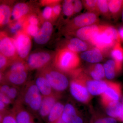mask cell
Here are the masks:
<instances>
[{
	"mask_svg": "<svg viewBox=\"0 0 123 123\" xmlns=\"http://www.w3.org/2000/svg\"><path fill=\"white\" fill-rule=\"evenodd\" d=\"M89 42L95 47L105 53L115 44L121 43L118 32L114 27L100 25L98 30L91 38Z\"/></svg>",
	"mask_w": 123,
	"mask_h": 123,
	"instance_id": "6da1fadb",
	"label": "cell"
},
{
	"mask_svg": "<svg viewBox=\"0 0 123 123\" xmlns=\"http://www.w3.org/2000/svg\"><path fill=\"white\" fill-rule=\"evenodd\" d=\"M34 81H27L21 87L17 100L36 116L38 115L43 98Z\"/></svg>",
	"mask_w": 123,
	"mask_h": 123,
	"instance_id": "7a4b0ae2",
	"label": "cell"
},
{
	"mask_svg": "<svg viewBox=\"0 0 123 123\" xmlns=\"http://www.w3.org/2000/svg\"><path fill=\"white\" fill-rule=\"evenodd\" d=\"M80 62L77 53L63 48L56 52L53 60V66L62 72L70 74L78 68Z\"/></svg>",
	"mask_w": 123,
	"mask_h": 123,
	"instance_id": "3957f363",
	"label": "cell"
},
{
	"mask_svg": "<svg viewBox=\"0 0 123 123\" xmlns=\"http://www.w3.org/2000/svg\"><path fill=\"white\" fill-rule=\"evenodd\" d=\"M72 77L69 84L70 92L76 100L86 103L90 99V95L86 85V76L80 69H78L71 75Z\"/></svg>",
	"mask_w": 123,
	"mask_h": 123,
	"instance_id": "277c9868",
	"label": "cell"
},
{
	"mask_svg": "<svg viewBox=\"0 0 123 123\" xmlns=\"http://www.w3.org/2000/svg\"><path fill=\"white\" fill-rule=\"evenodd\" d=\"M43 75L55 92L61 94L65 90L69 85L68 79L63 72L50 65L39 70Z\"/></svg>",
	"mask_w": 123,
	"mask_h": 123,
	"instance_id": "5b68a950",
	"label": "cell"
},
{
	"mask_svg": "<svg viewBox=\"0 0 123 123\" xmlns=\"http://www.w3.org/2000/svg\"><path fill=\"white\" fill-rule=\"evenodd\" d=\"M98 15L94 13L88 12L78 15L67 23L65 31L67 33L72 34L82 27L97 24L99 21Z\"/></svg>",
	"mask_w": 123,
	"mask_h": 123,
	"instance_id": "8992f818",
	"label": "cell"
},
{
	"mask_svg": "<svg viewBox=\"0 0 123 123\" xmlns=\"http://www.w3.org/2000/svg\"><path fill=\"white\" fill-rule=\"evenodd\" d=\"M52 55L47 52L39 51L29 55L26 60L29 70H40L50 65Z\"/></svg>",
	"mask_w": 123,
	"mask_h": 123,
	"instance_id": "52a82bcc",
	"label": "cell"
},
{
	"mask_svg": "<svg viewBox=\"0 0 123 123\" xmlns=\"http://www.w3.org/2000/svg\"><path fill=\"white\" fill-rule=\"evenodd\" d=\"M28 69L8 70L5 73H0V83L7 84L21 87L26 83Z\"/></svg>",
	"mask_w": 123,
	"mask_h": 123,
	"instance_id": "ba28073f",
	"label": "cell"
},
{
	"mask_svg": "<svg viewBox=\"0 0 123 123\" xmlns=\"http://www.w3.org/2000/svg\"><path fill=\"white\" fill-rule=\"evenodd\" d=\"M18 56L23 60H26L29 55L31 47L30 36L24 31L18 32L13 38Z\"/></svg>",
	"mask_w": 123,
	"mask_h": 123,
	"instance_id": "9c48e42d",
	"label": "cell"
},
{
	"mask_svg": "<svg viewBox=\"0 0 123 123\" xmlns=\"http://www.w3.org/2000/svg\"><path fill=\"white\" fill-rule=\"evenodd\" d=\"M0 53L11 62L19 58L13 39L4 31H1L0 34Z\"/></svg>",
	"mask_w": 123,
	"mask_h": 123,
	"instance_id": "30bf717a",
	"label": "cell"
},
{
	"mask_svg": "<svg viewBox=\"0 0 123 123\" xmlns=\"http://www.w3.org/2000/svg\"><path fill=\"white\" fill-rule=\"evenodd\" d=\"M11 110L15 116L17 123H38L35 116L17 100L13 105Z\"/></svg>",
	"mask_w": 123,
	"mask_h": 123,
	"instance_id": "8fae6325",
	"label": "cell"
},
{
	"mask_svg": "<svg viewBox=\"0 0 123 123\" xmlns=\"http://www.w3.org/2000/svg\"><path fill=\"white\" fill-rule=\"evenodd\" d=\"M107 87L102 95V101L104 105L114 102L118 101L122 94V87L119 83L107 82Z\"/></svg>",
	"mask_w": 123,
	"mask_h": 123,
	"instance_id": "7c38bea8",
	"label": "cell"
},
{
	"mask_svg": "<svg viewBox=\"0 0 123 123\" xmlns=\"http://www.w3.org/2000/svg\"><path fill=\"white\" fill-rule=\"evenodd\" d=\"M60 98L61 93L56 92L49 96L43 97L38 115L46 120L51 110Z\"/></svg>",
	"mask_w": 123,
	"mask_h": 123,
	"instance_id": "4fadbf2b",
	"label": "cell"
},
{
	"mask_svg": "<svg viewBox=\"0 0 123 123\" xmlns=\"http://www.w3.org/2000/svg\"><path fill=\"white\" fill-rule=\"evenodd\" d=\"M53 30V26L52 23L48 21L44 22L34 37L35 42L39 45L46 44L50 39Z\"/></svg>",
	"mask_w": 123,
	"mask_h": 123,
	"instance_id": "5bb4252c",
	"label": "cell"
},
{
	"mask_svg": "<svg viewBox=\"0 0 123 123\" xmlns=\"http://www.w3.org/2000/svg\"><path fill=\"white\" fill-rule=\"evenodd\" d=\"M30 11V8L26 3H17L12 9L10 23L26 18L28 16H27V15H28Z\"/></svg>",
	"mask_w": 123,
	"mask_h": 123,
	"instance_id": "9a60e30c",
	"label": "cell"
},
{
	"mask_svg": "<svg viewBox=\"0 0 123 123\" xmlns=\"http://www.w3.org/2000/svg\"><path fill=\"white\" fill-rule=\"evenodd\" d=\"M62 118L65 123H84L74 106L68 104L65 106Z\"/></svg>",
	"mask_w": 123,
	"mask_h": 123,
	"instance_id": "2e32d148",
	"label": "cell"
},
{
	"mask_svg": "<svg viewBox=\"0 0 123 123\" xmlns=\"http://www.w3.org/2000/svg\"><path fill=\"white\" fill-rule=\"evenodd\" d=\"M87 78L86 76L85 80L86 85L91 94L95 95L102 94L107 88V82L90 80Z\"/></svg>",
	"mask_w": 123,
	"mask_h": 123,
	"instance_id": "e0dca14e",
	"label": "cell"
},
{
	"mask_svg": "<svg viewBox=\"0 0 123 123\" xmlns=\"http://www.w3.org/2000/svg\"><path fill=\"white\" fill-rule=\"evenodd\" d=\"M34 82L43 97L49 96L55 92L45 77L39 72Z\"/></svg>",
	"mask_w": 123,
	"mask_h": 123,
	"instance_id": "ac0fdd59",
	"label": "cell"
},
{
	"mask_svg": "<svg viewBox=\"0 0 123 123\" xmlns=\"http://www.w3.org/2000/svg\"><path fill=\"white\" fill-rule=\"evenodd\" d=\"M105 53L99 49L95 47L82 52L80 57L87 62L96 63L103 59Z\"/></svg>",
	"mask_w": 123,
	"mask_h": 123,
	"instance_id": "d6986e66",
	"label": "cell"
},
{
	"mask_svg": "<svg viewBox=\"0 0 123 123\" xmlns=\"http://www.w3.org/2000/svg\"><path fill=\"white\" fill-rule=\"evenodd\" d=\"M65 48L70 50L78 52L85 51L90 49L88 43L78 38H73L69 40L65 44Z\"/></svg>",
	"mask_w": 123,
	"mask_h": 123,
	"instance_id": "ffe728a7",
	"label": "cell"
},
{
	"mask_svg": "<svg viewBox=\"0 0 123 123\" xmlns=\"http://www.w3.org/2000/svg\"><path fill=\"white\" fill-rule=\"evenodd\" d=\"M100 25L98 24L85 27L77 30L74 33L78 38L89 42L93 35L99 30Z\"/></svg>",
	"mask_w": 123,
	"mask_h": 123,
	"instance_id": "44dd1931",
	"label": "cell"
},
{
	"mask_svg": "<svg viewBox=\"0 0 123 123\" xmlns=\"http://www.w3.org/2000/svg\"><path fill=\"white\" fill-rule=\"evenodd\" d=\"M21 87L12 85L6 83H0V93L6 95L14 103L20 95Z\"/></svg>",
	"mask_w": 123,
	"mask_h": 123,
	"instance_id": "7402d4cb",
	"label": "cell"
},
{
	"mask_svg": "<svg viewBox=\"0 0 123 123\" xmlns=\"http://www.w3.org/2000/svg\"><path fill=\"white\" fill-rule=\"evenodd\" d=\"M65 106L58 101L51 109L46 121L47 123H55L61 118Z\"/></svg>",
	"mask_w": 123,
	"mask_h": 123,
	"instance_id": "603a6c76",
	"label": "cell"
},
{
	"mask_svg": "<svg viewBox=\"0 0 123 123\" xmlns=\"http://www.w3.org/2000/svg\"><path fill=\"white\" fill-rule=\"evenodd\" d=\"M106 106L107 114L114 118L118 119L123 112V104L118 101L111 102Z\"/></svg>",
	"mask_w": 123,
	"mask_h": 123,
	"instance_id": "cb8c5ba5",
	"label": "cell"
},
{
	"mask_svg": "<svg viewBox=\"0 0 123 123\" xmlns=\"http://www.w3.org/2000/svg\"><path fill=\"white\" fill-rule=\"evenodd\" d=\"M105 75L107 78L111 79L114 78L122 69L113 60H109L104 64L103 66Z\"/></svg>",
	"mask_w": 123,
	"mask_h": 123,
	"instance_id": "d4e9b609",
	"label": "cell"
},
{
	"mask_svg": "<svg viewBox=\"0 0 123 123\" xmlns=\"http://www.w3.org/2000/svg\"><path fill=\"white\" fill-rule=\"evenodd\" d=\"M111 55L118 66L122 69L123 64V48L121 43H116L111 49Z\"/></svg>",
	"mask_w": 123,
	"mask_h": 123,
	"instance_id": "484cf974",
	"label": "cell"
},
{
	"mask_svg": "<svg viewBox=\"0 0 123 123\" xmlns=\"http://www.w3.org/2000/svg\"><path fill=\"white\" fill-rule=\"evenodd\" d=\"M87 72L92 78L97 80H100L105 76L103 66L101 64H97L91 65L87 69Z\"/></svg>",
	"mask_w": 123,
	"mask_h": 123,
	"instance_id": "4316f807",
	"label": "cell"
},
{
	"mask_svg": "<svg viewBox=\"0 0 123 123\" xmlns=\"http://www.w3.org/2000/svg\"><path fill=\"white\" fill-rule=\"evenodd\" d=\"M108 6L111 17L117 18L123 12V0H109Z\"/></svg>",
	"mask_w": 123,
	"mask_h": 123,
	"instance_id": "83f0119b",
	"label": "cell"
},
{
	"mask_svg": "<svg viewBox=\"0 0 123 123\" xmlns=\"http://www.w3.org/2000/svg\"><path fill=\"white\" fill-rule=\"evenodd\" d=\"M12 10L8 5L5 4L0 5V27L10 23Z\"/></svg>",
	"mask_w": 123,
	"mask_h": 123,
	"instance_id": "f1b7e54d",
	"label": "cell"
},
{
	"mask_svg": "<svg viewBox=\"0 0 123 123\" xmlns=\"http://www.w3.org/2000/svg\"><path fill=\"white\" fill-rule=\"evenodd\" d=\"M109 0H98V6L99 14L103 15L108 19L111 18L108 6Z\"/></svg>",
	"mask_w": 123,
	"mask_h": 123,
	"instance_id": "f546056e",
	"label": "cell"
},
{
	"mask_svg": "<svg viewBox=\"0 0 123 123\" xmlns=\"http://www.w3.org/2000/svg\"><path fill=\"white\" fill-rule=\"evenodd\" d=\"M82 2L84 7L88 12L94 13L99 15L98 6V0H82Z\"/></svg>",
	"mask_w": 123,
	"mask_h": 123,
	"instance_id": "4dcf8cb0",
	"label": "cell"
},
{
	"mask_svg": "<svg viewBox=\"0 0 123 123\" xmlns=\"http://www.w3.org/2000/svg\"><path fill=\"white\" fill-rule=\"evenodd\" d=\"M62 11L64 15L68 18L70 17L74 14L73 0L64 1L62 6Z\"/></svg>",
	"mask_w": 123,
	"mask_h": 123,
	"instance_id": "1f68e13d",
	"label": "cell"
},
{
	"mask_svg": "<svg viewBox=\"0 0 123 123\" xmlns=\"http://www.w3.org/2000/svg\"><path fill=\"white\" fill-rule=\"evenodd\" d=\"M0 123H17L15 116L11 109L0 114Z\"/></svg>",
	"mask_w": 123,
	"mask_h": 123,
	"instance_id": "d6a6232c",
	"label": "cell"
},
{
	"mask_svg": "<svg viewBox=\"0 0 123 123\" xmlns=\"http://www.w3.org/2000/svg\"><path fill=\"white\" fill-rule=\"evenodd\" d=\"M26 18L19 20L14 23H10V33L15 35L20 31H23L24 22Z\"/></svg>",
	"mask_w": 123,
	"mask_h": 123,
	"instance_id": "836d02e7",
	"label": "cell"
},
{
	"mask_svg": "<svg viewBox=\"0 0 123 123\" xmlns=\"http://www.w3.org/2000/svg\"><path fill=\"white\" fill-rule=\"evenodd\" d=\"M39 29L38 26L27 24L24 22L23 31L30 37H34L37 34Z\"/></svg>",
	"mask_w": 123,
	"mask_h": 123,
	"instance_id": "e575fe53",
	"label": "cell"
},
{
	"mask_svg": "<svg viewBox=\"0 0 123 123\" xmlns=\"http://www.w3.org/2000/svg\"><path fill=\"white\" fill-rule=\"evenodd\" d=\"M11 62L4 56L0 54V71L3 73L8 68Z\"/></svg>",
	"mask_w": 123,
	"mask_h": 123,
	"instance_id": "d590c367",
	"label": "cell"
},
{
	"mask_svg": "<svg viewBox=\"0 0 123 123\" xmlns=\"http://www.w3.org/2000/svg\"><path fill=\"white\" fill-rule=\"evenodd\" d=\"M42 17L46 20L52 19V8L51 6H47L44 7L42 12Z\"/></svg>",
	"mask_w": 123,
	"mask_h": 123,
	"instance_id": "8d00e7d4",
	"label": "cell"
},
{
	"mask_svg": "<svg viewBox=\"0 0 123 123\" xmlns=\"http://www.w3.org/2000/svg\"><path fill=\"white\" fill-rule=\"evenodd\" d=\"M91 123H117V121L112 117H102L95 119Z\"/></svg>",
	"mask_w": 123,
	"mask_h": 123,
	"instance_id": "74e56055",
	"label": "cell"
},
{
	"mask_svg": "<svg viewBox=\"0 0 123 123\" xmlns=\"http://www.w3.org/2000/svg\"><path fill=\"white\" fill-rule=\"evenodd\" d=\"M24 22L27 24L39 26V21L37 16L34 15H31L27 17Z\"/></svg>",
	"mask_w": 123,
	"mask_h": 123,
	"instance_id": "f35d334b",
	"label": "cell"
},
{
	"mask_svg": "<svg viewBox=\"0 0 123 123\" xmlns=\"http://www.w3.org/2000/svg\"><path fill=\"white\" fill-rule=\"evenodd\" d=\"M52 15L51 19L55 20L58 17L61 12V5L59 3L52 6Z\"/></svg>",
	"mask_w": 123,
	"mask_h": 123,
	"instance_id": "ab89813d",
	"label": "cell"
},
{
	"mask_svg": "<svg viewBox=\"0 0 123 123\" xmlns=\"http://www.w3.org/2000/svg\"><path fill=\"white\" fill-rule=\"evenodd\" d=\"M0 100L4 103L8 107L10 105L13 106L14 103L7 95L1 93H0Z\"/></svg>",
	"mask_w": 123,
	"mask_h": 123,
	"instance_id": "60d3db41",
	"label": "cell"
},
{
	"mask_svg": "<svg viewBox=\"0 0 123 123\" xmlns=\"http://www.w3.org/2000/svg\"><path fill=\"white\" fill-rule=\"evenodd\" d=\"M82 2L79 0H73L74 14L78 13L81 10L82 7Z\"/></svg>",
	"mask_w": 123,
	"mask_h": 123,
	"instance_id": "b9f144b4",
	"label": "cell"
},
{
	"mask_svg": "<svg viewBox=\"0 0 123 123\" xmlns=\"http://www.w3.org/2000/svg\"><path fill=\"white\" fill-rule=\"evenodd\" d=\"M61 1L57 0H42L40 1L41 4L43 6H53L56 4H59Z\"/></svg>",
	"mask_w": 123,
	"mask_h": 123,
	"instance_id": "7bdbcfd3",
	"label": "cell"
},
{
	"mask_svg": "<svg viewBox=\"0 0 123 123\" xmlns=\"http://www.w3.org/2000/svg\"><path fill=\"white\" fill-rule=\"evenodd\" d=\"M7 106L2 101L0 100V114H2L9 110Z\"/></svg>",
	"mask_w": 123,
	"mask_h": 123,
	"instance_id": "ee69618b",
	"label": "cell"
},
{
	"mask_svg": "<svg viewBox=\"0 0 123 123\" xmlns=\"http://www.w3.org/2000/svg\"><path fill=\"white\" fill-rule=\"evenodd\" d=\"M118 31L120 40H121V41L123 42V26L120 27L119 28Z\"/></svg>",
	"mask_w": 123,
	"mask_h": 123,
	"instance_id": "f6af8a7d",
	"label": "cell"
},
{
	"mask_svg": "<svg viewBox=\"0 0 123 123\" xmlns=\"http://www.w3.org/2000/svg\"><path fill=\"white\" fill-rule=\"evenodd\" d=\"M118 119V120H119L120 121H121V122L123 123V112H122V114H121V115L119 117Z\"/></svg>",
	"mask_w": 123,
	"mask_h": 123,
	"instance_id": "bcb514c9",
	"label": "cell"
},
{
	"mask_svg": "<svg viewBox=\"0 0 123 123\" xmlns=\"http://www.w3.org/2000/svg\"><path fill=\"white\" fill-rule=\"evenodd\" d=\"M55 123H65L63 121V120H62V117L58 121H57V122H56Z\"/></svg>",
	"mask_w": 123,
	"mask_h": 123,
	"instance_id": "7dc6e473",
	"label": "cell"
},
{
	"mask_svg": "<svg viewBox=\"0 0 123 123\" xmlns=\"http://www.w3.org/2000/svg\"><path fill=\"white\" fill-rule=\"evenodd\" d=\"M122 17H123V12H122Z\"/></svg>",
	"mask_w": 123,
	"mask_h": 123,
	"instance_id": "c3c4849f",
	"label": "cell"
}]
</instances>
